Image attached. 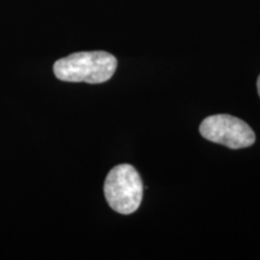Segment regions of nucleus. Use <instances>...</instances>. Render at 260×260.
<instances>
[{
  "label": "nucleus",
  "instance_id": "obj_3",
  "mask_svg": "<svg viewBox=\"0 0 260 260\" xmlns=\"http://www.w3.org/2000/svg\"><path fill=\"white\" fill-rule=\"evenodd\" d=\"M203 138L232 149L246 148L255 142L253 129L245 121L230 115H213L200 124Z\"/></svg>",
  "mask_w": 260,
  "mask_h": 260
},
{
  "label": "nucleus",
  "instance_id": "obj_2",
  "mask_svg": "<svg viewBox=\"0 0 260 260\" xmlns=\"http://www.w3.org/2000/svg\"><path fill=\"white\" fill-rule=\"evenodd\" d=\"M104 193L113 211L121 214H132L141 204L144 184L134 167L121 164L107 175Z\"/></svg>",
  "mask_w": 260,
  "mask_h": 260
},
{
  "label": "nucleus",
  "instance_id": "obj_4",
  "mask_svg": "<svg viewBox=\"0 0 260 260\" xmlns=\"http://www.w3.org/2000/svg\"><path fill=\"white\" fill-rule=\"evenodd\" d=\"M256 88H258V94H259V96H260V75H259V77H258V81H256Z\"/></svg>",
  "mask_w": 260,
  "mask_h": 260
},
{
  "label": "nucleus",
  "instance_id": "obj_1",
  "mask_svg": "<svg viewBox=\"0 0 260 260\" xmlns=\"http://www.w3.org/2000/svg\"><path fill=\"white\" fill-rule=\"evenodd\" d=\"M117 69V59L109 52H77L58 59L53 73L64 82H86L90 84L109 81Z\"/></svg>",
  "mask_w": 260,
  "mask_h": 260
}]
</instances>
